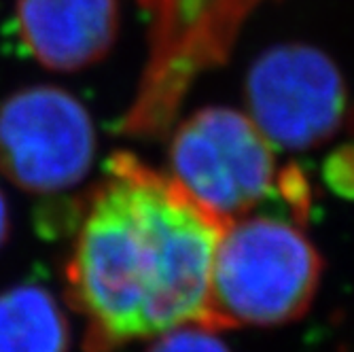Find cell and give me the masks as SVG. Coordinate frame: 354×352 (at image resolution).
<instances>
[{
    "mask_svg": "<svg viewBox=\"0 0 354 352\" xmlns=\"http://www.w3.org/2000/svg\"><path fill=\"white\" fill-rule=\"evenodd\" d=\"M117 0H17L15 19L26 51L53 73L102 62L119 37Z\"/></svg>",
    "mask_w": 354,
    "mask_h": 352,
    "instance_id": "cell-6",
    "label": "cell"
},
{
    "mask_svg": "<svg viewBox=\"0 0 354 352\" xmlns=\"http://www.w3.org/2000/svg\"><path fill=\"white\" fill-rule=\"evenodd\" d=\"M327 180L339 196L354 198V147H344L327 162Z\"/></svg>",
    "mask_w": 354,
    "mask_h": 352,
    "instance_id": "cell-9",
    "label": "cell"
},
{
    "mask_svg": "<svg viewBox=\"0 0 354 352\" xmlns=\"http://www.w3.org/2000/svg\"><path fill=\"white\" fill-rule=\"evenodd\" d=\"M248 117L282 149L308 151L335 138L354 119L337 64L314 45L280 43L261 51L244 81Z\"/></svg>",
    "mask_w": 354,
    "mask_h": 352,
    "instance_id": "cell-4",
    "label": "cell"
},
{
    "mask_svg": "<svg viewBox=\"0 0 354 352\" xmlns=\"http://www.w3.org/2000/svg\"><path fill=\"white\" fill-rule=\"evenodd\" d=\"M223 230L170 174L130 153L113 155L64 268L66 297L85 318V350L113 352L202 323Z\"/></svg>",
    "mask_w": 354,
    "mask_h": 352,
    "instance_id": "cell-1",
    "label": "cell"
},
{
    "mask_svg": "<svg viewBox=\"0 0 354 352\" xmlns=\"http://www.w3.org/2000/svg\"><path fill=\"white\" fill-rule=\"evenodd\" d=\"M95 159V127L71 91L28 85L0 102V174L35 196L77 187Z\"/></svg>",
    "mask_w": 354,
    "mask_h": 352,
    "instance_id": "cell-5",
    "label": "cell"
},
{
    "mask_svg": "<svg viewBox=\"0 0 354 352\" xmlns=\"http://www.w3.org/2000/svg\"><path fill=\"white\" fill-rule=\"evenodd\" d=\"M170 176L200 208L227 225L274 194L280 172L274 145L248 115L206 106L174 130Z\"/></svg>",
    "mask_w": 354,
    "mask_h": 352,
    "instance_id": "cell-3",
    "label": "cell"
},
{
    "mask_svg": "<svg viewBox=\"0 0 354 352\" xmlns=\"http://www.w3.org/2000/svg\"><path fill=\"white\" fill-rule=\"evenodd\" d=\"M147 352H232L218 329L191 321L155 335Z\"/></svg>",
    "mask_w": 354,
    "mask_h": 352,
    "instance_id": "cell-8",
    "label": "cell"
},
{
    "mask_svg": "<svg viewBox=\"0 0 354 352\" xmlns=\"http://www.w3.org/2000/svg\"><path fill=\"white\" fill-rule=\"evenodd\" d=\"M71 329L57 299L41 284L0 291V352H68Z\"/></svg>",
    "mask_w": 354,
    "mask_h": 352,
    "instance_id": "cell-7",
    "label": "cell"
},
{
    "mask_svg": "<svg viewBox=\"0 0 354 352\" xmlns=\"http://www.w3.org/2000/svg\"><path fill=\"white\" fill-rule=\"evenodd\" d=\"M323 276L312 240L291 221L240 216L218 238L204 325L276 327L308 312Z\"/></svg>",
    "mask_w": 354,
    "mask_h": 352,
    "instance_id": "cell-2",
    "label": "cell"
},
{
    "mask_svg": "<svg viewBox=\"0 0 354 352\" xmlns=\"http://www.w3.org/2000/svg\"><path fill=\"white\" fill-rule=\"evenodd\" d=\"M11 234V214H9V204L5 194L0 191V248L5 246L7 238Z\"/></svg>",
    "mask_w": 354,
    "mask_h": 352,
    "instance_id": "cell-10",
    "label": "cell"
}]
</instances>
